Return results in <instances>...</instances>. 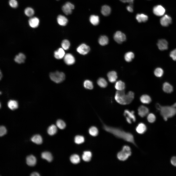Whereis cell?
Returning <instances> with one entry per match:
<instances>
[{"mask_svg": "<svg viewBox=\"0 0 176 176\" xmlns=\"http://www.w3.org/2000/svg\"><path fill=\"white\" fill-rule=\"evenodd\" d=\"M65 55V52L64 49L62 48H59L54 53L55 57L57 59H60L63 58Z\"/></svg>", "mask_w": 176, "mask_h": 176, "instance_id": "cell-15", "label": "cell"}, {"mask_svg": "<svg viewBox=\"0 0 176 176\" xmlns=\"http://www.w3.org/2000/svg\"><path fill=\"white\" fill-rule=\"evenodd\" d=\"M75 143L77 144H80L83 143L84 141V137L80 135H77L75 138Z\"/></svg>", "mask_w": 176, "mask_h": 176, "instance_id": "cell-43", "label": "cell"}, {"mask_svg": "<svg viewBox=\"0 0 176 176\" xmlns=\"http://www.w3.org/2000/svg\"><path fill=\"white\" fill-rule=\"evenodd\" d=\"M92 155V154L90 152L85 151L82 155V158L84 161L89 162L91 159Z\"/></svg>", "mask_w": 176, "mask_h": 176, "instance_id": "cell-31", "label": "cell"}, {"mask_svg": "<svg viewBox=\"0 0 176 176\" xmlns=\"http://www.w3.org/2000/svg\"><path fill=\"white\" fill-rule=\"evenodd\" d=\"M42 158L47 160L48 162H51L53 160V157L51 154L48 152H43L41 154Z\"/></svg>", "mask_w": 176, "mask_h": 176, "instance_id": "cell-28", "label": "cell"}, {"mask_svg": "<svg viewBox=\"0 0 176 176\" xmlns=\"http://www.w3.org/2000/svg\"><path fill=\"white\" fill-rule=\"evenodd\" d=\"M2 77V73H1V72H0V80L1 79V78Z\"/></svg>", "mask_w": 176, "mask_h": 176, "instance_id": "cell-53", "label": "cell"}, {"mask_svg": "<svg viewBox=\"0 0 176 176\" xmlns=\"http://www.w3.org/2000/svg\"><path fill=\"white\" fill-rule=\"evenodd\" d=\"M170 55L173 60L176 61V49L170 52Z\"/></svg>", "mask_w": 176, "mask_h": 176, "instance_id": "cell-47", "label": "cell"}, {"mask_svg": "<svg viewBox=\"0 0 176 176\" xmlns=\"http://www.w3.org/2000/svg\"><path fill=\"white\" fill-rule=\"evenodd\" d=\"M61 46L64 50H66L68 49L70 45V43L67 40L65 39L62 41L61 43Z\"/></svg>", "mask_w": 176, "mask_h": 176, "instance_id": "cell-40", "label": "cell"}, {"mask_svg": "<svg viewBox=\"0 0 176 176\" xmlns=\"http://www.w3.org/2000/svg\"><path fill=\"white\" fill-rule=\"evenodd\" d=\"M99 44L101 45L104 46L107 44L109 42L108 37L105 35L101 36L99 39Z\"/></svg>", "mask_w": 176, "mask_h": 176, "instance_id": "cell-32", "label": "cell"}, {"mask_svg": "<svg viewBox=\"0 0 176 176\" xmlns=\"http://www.w3.org/2000/svg\"><path fill=\"white\" fill-rule=\"evenodd\" d=\"M131 154L130 147L128 145H125L123 147L122 150L117 153V157L119 160L124 161L127 160Z\"/></svg>", "mask_w": 176, "mask_h": 176, "instance_id": "cell-3", "label": "cell"}, {"mask_svg": "<svg viewBox=\"0 0 176 176\" xmlns=\"http://www.w3.org/2000/svg\"><path fill=\"white\" fill-rule=\"evenodd\" d=\"M107 76L109 81L111 83L115 82L118 77L116 72L114 71L109 72Z\"/></svg>", "mask_w": 176, "mask_h": 176, "instance_id": "cell-17", "label": "cell"}, {"mask_svg": "<svg viewBox=\"0 0 176 176\" xmlns=\"http://www.w3.org/2000/svg\"><path fill=\"white\" fill-rule=\"evenodd\" d=\"M57 131V128L56 126L52 124L49 126L47 129L48 133L51 135H52L56 133Z\"/></svg>", "mask_w": 176, "mask_h": 176, "instance_id": "cell-34", "label": "cell"}, {"mask_svg": "<svg viewBox=\"0 0 176 176\" xmlns=\"http://www.w3.org/2000/svg\"><path fill=\"white\" fill-rule=\"evenodd\" d=\"M49 77L52 80L57 83L62 82L65 78V75L64 73L58 71L50 73Z\"/></svg>", "mask_w": 176, "mask_h": 176, "instance_id": "cell-4", "label": "cell"}, {"mask_svg": "<svg viewBox=\"0 0 176 176\" xmlns=\"http://www.w3.org/2000/svg\"><path fill=\"white\" fill-rule=\"evenodd\" d=\"M36 158L33 155H29L26 157V163L29 166H34L36 164Z\"/></svg>", "mask_w": 176, "mask_h": 176, "instance_id": "cell-19", "label": "cell"}, {"mask_svg": "<svg viewBox=\"0 0 176 176\" xmlns=\"http://www.w3.org/2000/svg\"><path fill=\"white\" fill-rule=\"evenodd\" d=\"M9 3L10 5L12 8H16L18 6V3L16 0H9Z\"/></svg>", "mask_w": 176, "mask_h": 176, "instance_id": "cell-45", "label": "cell"}, {"mask_svg": "<svg viewBox=\"0 0 176 176\" xmlns=\"http://www.w3.org/2000/svg\"><path fill=\"white\" fill-rule=\"evenodd\" d=\"M31 140L33 142L38 144H41L43 142L41 136L39 134L34 135L31 138Z\"/></svg>", "mask_w": 176, "mask_h": 176, "instance_id": "cell-29", "label": "cell"}, {"mask_svg": "<svg viewBox=\"0 0 176 176\" xmlns=\"http://www.w3.org/2000/svg\"><path fill=\"white\" fill-rule=\"evenodd\" d=\"M56 125L57 127L61 129H64L66 126L65 122L61 119H58L56 122Z\"/></svg>", "mask_w": 176, "mask_h": 176, "instance_id": "cell-41", "label": "cell"}, {"mask_svg": "<svg viewBox=\"0 0 176 176\" xmlns=\"http://www.w3.org/2000/svg\"><path fill=\"white\" fill-rule=\"evenodd\" d=\"M134 92L130 91L126 94L124 90H117L116 92L115 99L116 101L122 105L129 104L134 98Z\"/></svg>", "mask_w": 176, "mask_h": 176, "instance_id": "cell-2", "label": "cell"}, {"mask_svg": "<svg viewBox=\"0 0 176 176\" xmlns=\"http://www.w3.org/2000/svg\"><path fill=\"white\" fill-rule=\"evenodd\" d=\"M74 8L75 6L73 4L69 2H67L62 6V10L65 15H68L72 13V10Z\"/></svg>", "mask_w": 176, "mask_h": 176, "instance_id": "cell-6", "label": "cell"}, {"mask_svg": "<svg viewBox=\"0 0 176 176\" xmlns=\"http://www.w3.org/2000/svg\"><path fill=\"white\" fill-rule=\"evenodd\" d=\"M7 132L6 128L4 126H1L0 127V136H2L5 134Z\"/></svg>", "mask_w": 176, "mask_h": 176, "instance_id": "cell-46", "label": "cell"}, {"mask_svg": "<svg viewBox=\"0 0 176 176\" xmlns=\"http://www.w3.org/2000/svg\"><path fill=\"white\" fill-rule=\"evenodd\" d=\"M97 83L100 87L104 88L106 87L108 85V83L106 80L104 78H99L97 80Z\"/></svg>", "mask_w": 176, "mask_h": 176, "instance_id": "cell-33", "label": "cell"}, {"mask_svg": "<svg viewBox=\"0 0 176 176\" xmlns=\"http://www.w3.org/2000/svg\"><path fill=\"white\" fill-rule=\"evenodd\" d=\"M7 105L8 108L11 110H14L17 109L18 107V103L15 100H10L8 102Z\"/></svg>", "mask_w": 176, "mask_h": 176, "instance_id": "cell-24", "label": "cell"}, {"mask_svg": "<svg viewBox=\"0 0 176 176\" xmlns=\"http://www.w3.org/2000/svg\"><path fill=\"white\" fill-rule=\"evenodd\" d=\"M140 100L142 103L145 104H148L150 103L151 101L150 97L146 94L142 95L140 97Z\"/></svg>", "mask_w": 176, "mask_h": 176, "instance_id": "cell-30", "label": "cell"}, {"mask_svg": "<svg viewBox=\"0 0 176 176\" xmlns=\"http://www.w3.org/2000/svg\"><path fill=\"white\" fill-rule=\"evenodd\" d=\"M89 132L91 135L94 136H97L98 133V131L97 128L94 126H92L89 128Z\"/></svg>", "mask_w": 176, "mask_h": 176, "instance_id": "cell-38", "label": "cell"}, {"mask_svg": "<svg viewBox=\"0 0 176 176\" xmlns=\"http://www.w3.org/2000/svg\"><path fill=\"white\" fill-rule=\"evenodd\" d=\"M64 61L67 65L73 64L75 62V59L74 56L70 53H67L64 57Z\"/></svg>", "mask_w": 176, "mask_h": 176, "instance_id": "cell-10", "label": "cell"}, {"mask_svg": "<svg viewBox=\"0 0 176 176\" xmlns=\"http://www.w3.org/2000/svg\"><path fill=\"white\" fill-rule=\"evenodd\" d=\"M138 110V115L142 117L145 116L147 115L149 112L148 108L143 105L140 106Z\"/></svg>", "mask_w": 176, "mask_h": 176, "instance_id": "cell-12", "label": "cell"}, {"mask_svg": "<svg viewBox=\"0 0 176 176\" xmlns=\"http://www.w3.org/2000/svg\"><path fill=\"white\" fill-rule=\"evenodd\" d=\"M147 118L148 121L151 123L154 122L156 120L155 115L152 113L149 114L147 116Z\"/></svg>", "mask_w": 176, "mask_h": 176, "instance_id": "cell-44", "label": "cell"}, {"mask_svg": "<svg viewBox=\"0 0 176 176\" xmlns=\"http://www.w3.org/2000/svg\"><path fill=\"white\" fill-rule=\"evenodd\" d=\"M171 162L172 165L176 166V157H173L171 159Z\"/></svg>", "mask_w": 176, "mask_h": 176, "instance_id": "cell-48", "label": "cell"}, {"mask_svg": "<svg viewBox=\"0 0 176 176\" xmlns=\"http://www.w3.org/2000/svg\"><path fill=\"white\" fill-rule=\"evenodd\" d=\"M126 9L127 10L130 12H132L133 11L132 5L130 4L129 5L127 6Z\"/></svg>", "mask_w": 176, "mask_h": 176, "instance_id": "cell-49", "label": "cell"}, {"mask_svg": "<svg viewBox=\"0 0 176 176\" xmlns=\"http://www.w3.org/2000/svg\"><path fill=\"white\" fill-rule=\"evenodd\" d=\"M172 22L171 17L167 15L163 16L160 19L161 24L164 26H167L170 24Z\"/></svg>", "mask_w": 176, "mask_h": 176, "instance_id": "cell-11", "label": "cell"}, {"mask_svg": "<svg viewBox=\"0 0 176 176\" xmlns=\"http://www.w3.org/2000/svg\"><path fill=\"white\" fill-rule=\"evenodd\" d=\"M134 0H128V3H130V4H132Z\"/></svg>", "mask_w": 176, "mask_h": 176, "instance_id": "cell-51", "label": "cell"}, {"mask_svg": "<svg viewBox=\"0 0 176 176\" xmlns=\"http://www.w3.org/2000/svg\"><path fill=\"white\" fill-rule=\"evenodd\" d=\"M115 87L117 90H124L125 88V84L122 81L119 80L115 83Z\"/></svg>", "mask_w": 176, "mask_h": 176, "instance_id": "cell-27", "label": "cell"}, {"mask_svg": "<svg viewBox=\"0 0 176 176\" xmlns=\"http://www.w3.org/2000/svg\"><path fill=\"white\" fill-rule=\"evenodd\" d=\"M163 71L162 69L160 68H156L154 72L155 76L157 77H160L163 75Z\"/></svg>", "mask_w": 176, "mask_h": 176, "instance_id": "cell-42", "label": "cell"}, {"mask_svg": "<svg viewBox=\"0 0 176 176\" xmlns=\"http://www.w3.org/2000/svg\"><path fill=\"white\" fill-rule=\"evenodd\" d=\"M30 176H40V175L37 172H34L31 173Z\"/></svg>", "mask_w": 176, "mask_h": 176, "instance_id": "cell-50", "label": "cell"}, {"mask_svg": "<svg viewBox=\"0 0 176 176\" xmlns=\"http://www.w3.org/2000/svg\"></svg>", "mask_w": 176, "mask_h": 176, "instance_id": "cell-54", "label": "cell"}, {"mask_svg": "<svg viewBox=\"0 0 176 176\" xmlns=\"http://www.w3.org/2000/svg\"><path fill=\"white\" fill-rule=\"evenodd\" d=\"M114 39L117 43L120 44L125 40L126 36L124 33L121 31H117L114 35Z\"/></svg>", "mask_w": 176, "mask_h": 176, "instance_id": "cell-7", "label": "cell"}, {"mask_svg": "<svg viewBox=\"0 0 176 176\" xmlns=\"http://www.w3.org/2000/svg\"><path fill=\"white\" fill-rule=\"evenodd\" d=\"M89 20L90 23L93 25H97L99 23V17L97 15H91L89 17Z\"/></svg>", "mask_w": 176, "mask_h": 176, "instance_id": "cell-22", "label": "cell"}, {"mask_svg": "<svg viewBox=\"0 0 176 176\" xmlns=\"http://www.w3.org/2000/svg\"><path fill=\"white\" fill-rule=\"evenodd\" d=\"M134 113L133 111H130L128 110H125L124 111L123 114L125 117L129 118L133 122H135L136 118Z\"/></svg>", "mask_w": 176, "mask_h": 176, "instance_id": "cell-16", "label": "cell"}, {"mask_svg": "<svg viewBox=\"0 0 176 176\" xmlns=\"http://www.w3.org/2000/svg\"><path fill=\"white\" fill-rule=\"evenodd\" d=\"M70 159L71 162L74 164H78L80 161L79 156L76 154L72 155L70 157Z\"/></svg>", "mask_w": 176, "mask_h": 176, "instance_id": "cell-35", "label": "cell"}, {"mask_svg": "<svg viewBox=\"0 0 176 176\" xmlns=\"http://www.w3.org/2000/svg\"><path fill=\"white\" fill-rule=\"evenodd\" d=\"M25 58L24 54L22 53H20L15 56L14 60L16 63L20 64L24 62Z\"/></svg>", "mask_w": 176, "mask_h": 176, "instance_id": "cell-21", "label": "cell"}, {"mask_svg": "<svg viewBox=\"0 0 176 176\" xmlns=\"http://www.w3.org/2000/svg\"><path fill=\"white\" fill-rule=\"evenodd\" d=\"M147 130L145 125L143 123H140L138 124L136 128V130L138 133L140 134L144 133Z\"/></svg>", "mask_w": 176, "mask_h": 176, "instance_id": "cell-18", "label": "cell"}, {"mask_svg": "<svg viewBox=\"0 0 176 176\" xmlns=\"http://www.w3.org/2000/svg\"><path fill=\"white\" fill-rule=\"evenodd\" d=\"M123 3L127 2V0H120Z\"/></svg>", "mask_w": 176, "mask_h": 176, "instance_id": "cell-52", "label": "cell"}, {"mask_svg": "<svg viewBox=\"0 0 176 176\" xmlns=\"http://www.w3.org/2000/svg\"><path fill=\"white\" fill-rule=\"evenodd\" d=\"M134 57V55L132 52H130L126 53L124 55V58L127 62L131 61Z\"/></svg>", "mask_w": 176, "mask_h": 176, "instance_id": "cell-37", "label": "cell"}, {"mask_svg": "<svg viewBox=\"0 0 176 176\" xmlns=\"http://www.w3.org/2000/svg\"><path fill=\"white\" fill-rule=\"evenodd\" d=\"M163 91L167 93L172 92L173 90L172 86L169 83L165 82L163 85Z\"/></svg>", "mask_w": 176, "mask_h": 176, "instance_id": "cell-25", "label": "cell"}, {"mask_svg": "<svg viewBox=\"0 0 176 176\" xmlns=\"http://www.w3.org/2000/svg\"><path fill=\"white\" fill-rule=\"evenodd\" d=\"M111 11V8L109 6L105 5L102 7L101 12L103 15L105 16H108L110 14Z\"/></svg>", "mask_w": 176, "mask_h": 176, "instance_id": "cell-23", "label": "cell"}, {"mask_svg": "<svg viewBox=\"0 0 176 176\" xmlns=\"http://www.w3.org/2000/svg\"><path fill=\"white\" fill-rule=\"evenodd\" d=\"M137 20L139 22H145L148 20V16L143 14H137L136 16Z\"/></svg>", "mask_w": 176, "mask_h": 176, "instance_id": "cell-26", "label": "cell"}, {"mask_svg": "<svg viewBox=\"0 0 176 176\" xmlns=\"http://www.w3.org/2000/svg\"><path fill=\"white\" fill-rule=\"evenodd\" d=\"M157 45L159 49L161 50H164L167 49L168 43L165 39L159 40L157 43Z\"/></svg>", "mask_w": 176, "mask_h": 176, "instance_id": "cell-14", "label": "cell"}, {"mask_svg": "<svg viewBox=\"0 0 176 176\" xmlns=\"http://www.w3.org/2000/svg\"><path fill=\"white\" fill-rule=\"evenodd\" d=\"M28 22L30 26L31 27L35 28L38 26L39 21L37 18L34 17L30 18L29 19Z\"/></svg>", "mask_w": 176, "mask_h": 176, "instance_id": "cell-20", "label": "cell"}, {"mask_svg": "<svg viewBox=\"0 0 176 176\" xmlns=\"http://www.w3.org/2000/svg\"><path fill=\"white\" fill-rule=\"evenodd\" d=\"M103 128L105 131L112 134L117 138L131 143L137 147L133 136L131 133L125 132L120 128L109 126L104 123H103Z\"/></svg>", "mask_w": 176, "mask_h": 176, "instance_id": "cell-1", "label": "cell"}, {"mask_svg": "<svg viewBox=\"0 0 176 176\" xmlns=\"http://www.w3.org/2000/svg\"><path fill=\"white\" fill-rule=\"evenodd\" d=\"M161 113L165 121H166L167 118L173 116L176 113V109L168 107H163L161 109Z\"/></svg>", "mask_w": 176, "mask_h": 176, "instance_id": "cell-5", "label": "cell"}, {"mask_svg": "<svg viewBox=\"0 0 176 176\" xmlns=\"http://www.w3.org/2000/svg\"><path fill=\"white\" fill-rule=\"evenodd\" d=\"M24 12L25 14L29 17L32 16L34 13L33 10L32 8L29 7L26 8L24 10Z\"/></svg>", "mask_w": 176, "mask_h": 176, "instance_id": "cell-39", "label": "cell"}, {"mask_svg": "<svg viewBox=\"0 0 176 176\" xmlns=\"http://www.w3.org/2000/svg\"><path fill=\"white\" fill-rule=\"evenodd\" d=\"M153 11L154 14L155 15L161 16L164 15L165 12V10L162 6L158 5L154 7Z\"/></svg>", "mask_w": 176, "mask_h": 176, "instance_id": "cell-9", "label": "cell"}, {"mask_svg": "<svg viewBox=\"0 0 176 176\" xmlns=\"http://www.w3.org/2000/svg\"><path fill=\"white\" fill-rule=\"evenodd\" d=\"M57 21L58 24L60 25L65 26L67 24L68 20L65 16L60 14L57 17Z\"/></svg>", "mask_w": 176, "mask_h": 176, "instance_id": "cell-13", "label": "cell"}, {"mask_svg": "<svg viewBox=\"0 0 176 176\" xmlns=\"http://www.w3.org/2000/svg\"><path fill=\"white\" fill-rule=\"evenodd\" d=\"M84 87L89 89H92L93 88V85L92 82L91 81L87 80H85L83 83Z\"/></svg>", "mask_w": 176, "mask_h": 176, "instance_id": "cell-36", "label": "cell"}, {"mask_svg": "<svg viewBox=\"0 0 176 176\" xmlns=\"http://www.w3.org/2000/svg\"><path fill=\"white\" fill-rule=\"evenodd\" d=\"M90 50L89 47L85 44H82L77 48V51L80 54L85 55L87 54Z\"/></svg>", "mask_w": 176, "mask_h": 176, "instance_id": "cell-8", "label": "cell"}]
</instances>
